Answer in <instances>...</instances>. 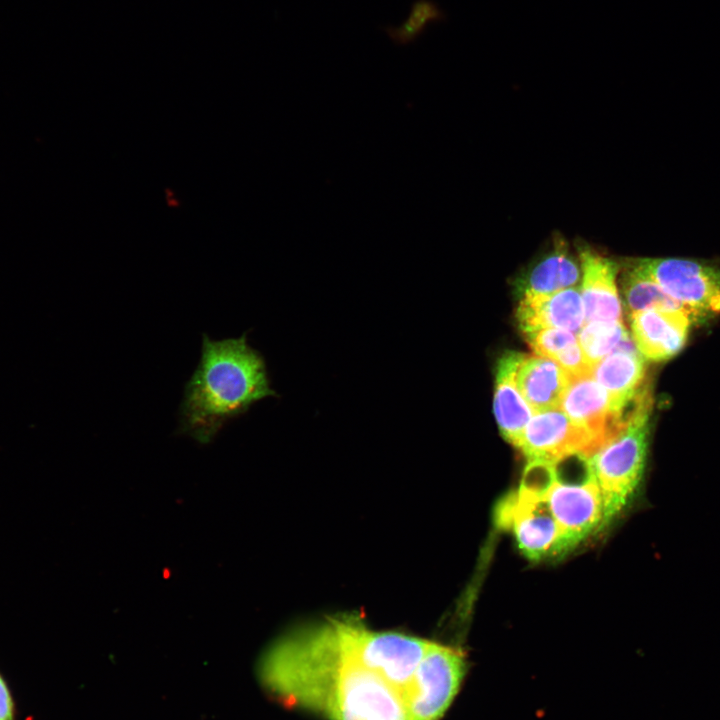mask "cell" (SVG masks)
Wrapping results in <instances>:
<instances>
[{
    "instance_id": "cell-1",
    "label": "cell",
    "mask_w": 720,
    "mask_h": 720,
    "mask_svg": "<svg viewBox=\"0 0 720 720\" xmlns=\"http://www.w3.org/2000/svg\"><path fill=\"white\" fill-rule=\"evenodd\" d=\"M258 675L282 704L327 720H408L402 695L355 657L341 615L274 641L259 661Z\"/></svg>"
},
{
    "instance_id": "cell-2",
    "label": "cell",
    "mask_w": 720,
    "mask_h": 720,
    "mask_svg": "<svg viewBox=\"0 0 720 720\" xmlns=\"http://www.w3.org/2000/svg\"><path fill=\"white\" fill-rule=\"evenodd\" d=\"M246 335L215 341L203 334L200 361L180 404L179 433L208 444L256 402L279 397L270 386L264 357Z\"/></svg>"
},
{
    "instance_id": "cell-3",
    "label": "cell",
    "mask_w": 720,
    "mask_h": 720,
    "mask_svg": "<svg viewBox=\"0 0 720 720\" xmlns=\"http://www.w3.org/2000/svg\"><path fill=\"white\" fill-rule=\"evenodd\" d=\"M520 485L543 496L569 551L601 528L602 498L590 457L573 453L552 462H529Z\"/></svg>"
},
{
    "instance_id": "cell-4",
    "label": "cell",
    "mask_w": 720,
    "mask_h": 720,
    "mask_svg": "<svg viewBox=\"0 0 720 720\" xmlns=\"http://www.w3.org/2000/svg\"><path fill=\"white\" fill-rule=\"evenodd\" d=\"M649 415L632 422L591 457L603 507L604 528L637 492L646 465Z\"/></svg>"
},
{
    "instance_id": "cell-5",
    "label": "cell",
    "mask_w": 720,
    "mask_h": 720,
    "mask_svg": "<svg viewBox=\"0 0 720 720\" xmlns=\"http://www.w3.org/2000/svg\"><path fill=\"white\" fill-rule=\"evenodd\" d=\"M342 619L347 641L358 661L402 695L430 641L401 632L372 630L358 615L343 614Z\"/></svg>"
},
{
    "instance_id": "cell-6",
    "label": "cell",
    "mask_w": 720,
    "mask_h": 720,
    "mask_svg": "<svg viewBox=\"0 0 720 720\" xmlns=\"http://www.w3.org/2000/svg\"><path fill=\"white\" fill-rule=\"evenodd\" d=\"M498 528L510 531L522 553L542 560L569 552L564 534L543 496L522 485L496 504Z\"/></svg>"
},
{
    "instance_id": "cell-7",
    "label": "cell",
    "mask_w": 720,
    "mask_h": 720,
    "mask_svg": "<svg viewBox=\"0 0 720 720\" xmlns=\"http://www.w3.org/2000/svg\"><path fill=\"white\" fill-rule=\"evenodd\" d=\"M466 670L460 649L430 641L402 694L408 720H439L458 693Z\"/></svg>"
},
{
    "instance_id": "cell-8",
    "label": "cell",
    "mask_w": 720,
    "mask_h": 720,
    "mask_svg": "<svg viewBox=\"0 0 720 720\" xmlns=\"http://www.w3.org/2000/svg\"><path fill=\"white\" fill-rule=\"evenodd\" d=\"M693 320L720 312V271L691 260L641 259L636 262Z\"/></svg>"
},
{
    "instance_id": "cell-9",
    "label": "cell",
    "mask_w": 720,
    "mask_h": 720,
    "mask_svg": "<svg viewBox=\"0 0 720 720\" xmlns=\"http://www.w3.org/2000/svg\"><path fill=\"white\" fill-rule=\"evenodd\" d=\"M529 461H555L581 453L591 457L598 447L590 434L560 408L535 413L517 446Z\"/></svg>"
},
{
    "instance_id": "cell-10",
    "label": "cell",
    "mask_w": 720,
    "mask_h": 720,
    "mask_svg": "<svg viewBox=\"0 0 720 720\" xmlns=\"http://www.w3.org/2000/svg\"><path fill=\"white\" fill-rule=\"evenodd\" d=\"M559 408L590 434L598 450L625 430L610 395L590 373L570 376Z\"/></svg>"
},
{
    "instance_id": "cell-11",
    "label": "cell",
    "mask_w": 720,
    "mask_h": 720,
    "mask_svg": "<svg viewBox=\"0 0 720 720\" xmlns=\"http://www.w3.org/2000/svg\"><path fill=\"white\" fill-rule=\"evenodd\" d=\"M633 342L652 361L667 360L685 345L691 316L683 310L648 309L630 314Z\"/></svg>"
},
{
    "instance_id": "cell-12",
    "label": "cell",
    "mask_w": 720,
    "mask_h": 720,
    "mask_svg": "<svg viewBox=\"0 0 720 720\" xmlns=\"http://www.w3.org/2000/svg\"><path fill=\"white\" fill-rule=\"evenodd\" d=\"M582 271L581 298L584 322L621 321V302L616 287L618 266L588 247L579 248Z\"/></svg>"
},
{
    "instance_id": "cell-13",
    "label": "cell",
    "mask_w": 720,
    "mask_h": 720,
    "mask_svg": "<svg viewBox=\"0 0 720 720\" xmlns=\"http://www.w3.org/2000/svg\"><path fill=\"white\" fill-rule=\"evenodd\" d=\"M517 319L524 333L543 328L579 331L584 322L580 291L571 287L549 294L525 295L520 300Z\"/></svg>"
},
{
    "instance_id": "cell-14",
    "label": "cell",
    "mask_w": 720,
    "mask_h": 720,
    "mask_svg": "<svg viewBox=\"0 0 720 720\" xmlns=\"http://www.w3.org/2000/svg\"><path fill=\"white\" fill-rule=\"evenodd\" d=\"M524 357L521 353L507 352L499 359L496 368L495 417L501 434L515 447L534 415L515 383L516 371Z\"/></svg>"
},
{
    "instance_id": "cell-15",
    "label": "cell",
    "mask_w": 720,
    "mask_h": 720,
    "mask_svg": "<svg viewBox=\"0 0 720 720\" xmlns=\"http://www.w3.org/2000/svg\"><path fill=\"white\" fill-rule=\"evenodd\" d=\"M570 375L555 361L542 356H526L515 375L516 386L535 413L559 408Z\"/></svg>"
},
{
    "instance_id": "cell-16",
    "label": "cell",
    "mask_w": 720,
    "mask_h": 720,
    "mask_svg": "<svg viewBox=\"0 0 720 720\" xmlns=\"http://www.w3.org/2000/svg\"><path fill=\"white\" fill-rule=\"evenodd\" d=\"M590 374L608 392L617 413L648 384L643 356L637 348L613 351L594 364Z\"/></svg>"
},
{
    "instance_id": "cell-17",
    "label": "cell",
    "mask_w": 720,
    "mask_h": 720,
    "mask_svg": "<svg viewBox=\"0 0 720 720\" xmlns=\"http://www.w3.org/2000/svg\"><path fill=\"white\" fill-rule=\"evenodd\" d=\"M580 273L578 264L560 242L519 280L518 290L523 296L554 293L573 287L579 281Z\"/></svg>"
},
{
    "instance_id": "cell-18",
    "label": "cell",
    "mask_w": 720,
    "mask_h": 720,
    "mask_svg": "<svg viewBox=\"0 0 720 720\" xmlns=\"http://www.w3.org/2000/svg\"><path fill=\"white\" fill-rule=\"evenodd\" d=\"M622 291L630 314L648 309L683 310L689 314L679 302L662 290L637 263H633L625 271L622 277Z\"/></svg>"
},
{
    "instance_id": "cell-19",
    "label": "cell",
    "mask_w": 720,
    "mask_h": 720,
    "mask_svg": "<svg viewBox=\"0 0 720 720\" xmlns=\"http://www.w3.org/2000/svg\"><path fill=\"white\" fill-rule=\"evenodd\" d=\"M446 21L447 13L435 0H414L400 25H385L380 29L396 46H407L415 43L430 25Z\"/></svg>"
},
{
    "instance_id": "cell-20",
    "label": "cell",
    "mask_w": 720,
    "mask_h": 720,
    "mask_svg": "<svg viewBox=\"0 0 720 720\" xmlns=\"http://www.w3.org/2000/svg\"><path fill=\"white\" fill-rule=\"evenodd\" d=\"M629 337L622 321H591L578 334V343L591 367Z\"/></svg>"
},
{
    "instance_id": "cell-21",
    "label": "cell",
    "mask_w": 720,
    "mask_h": 720,
    "mask_svg": "<svg viewBox=\"0 0 720 720\" xmlns=\"http://www.w3.org/2000/svg\"><path fill=\"white\" fill-rule=\"evenodd\" d=\"M524 334L530 347L538 356L551 360L578 341L573 332L560 328H543Z\"/></svg>"
},
{
    "instance_id": "cell-22",
    "label": "cell",
    "mask_w": 720,
    "mask_h": 720,
    "mask_svg": "<svg viewBox=\"0 0 720 720\" xmlns=\"http://www.w3.org/2000/svg\"><path fill=\"white\" fill-rule=\"evenodd\" d=\"M552 360L555 361L570 376L586 374L591 371V365L583 353L578 341L556 355Z\"/></svg>"
},
{
    "instance_id": "cell-23",
    "label": "cell",
    "mask_w": 720,
    "mask_h": 720,
    "mask_svg": "<svg viewBox=\"0 0 720 720\" xmlns=\"http://www.w3.org/2000/svg\"><path fill=\"white\" fill-rule=\"evenodd\" d=\"M0 720H13V701L9 689L0 675Z\"/></svg>"
}]
</instances>
